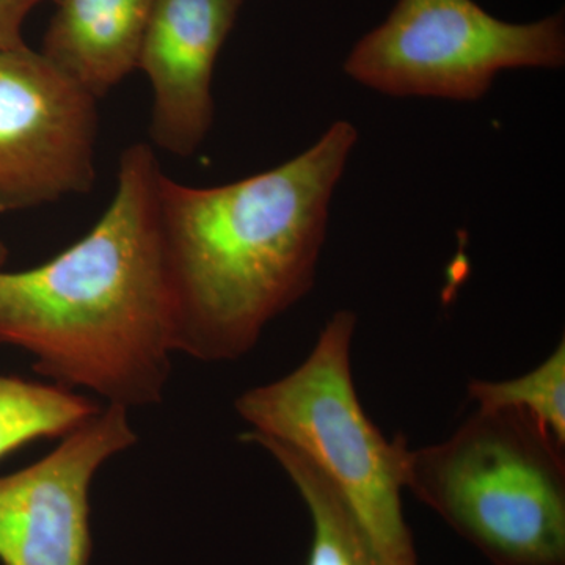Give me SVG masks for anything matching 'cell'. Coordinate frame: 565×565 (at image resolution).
<instances>
[{
    "instance_id": "cell-6",
    "label": "cell",
    "mask_w": 565,
    "mask_h": 565,
    "mask_svg": "<svg viewBox=\"0 0 565 565\" xmlns=\"http://www.w3.org/2000/svg\"><path fill=\"white\" fill-rule=\"evenodd\" d=\"M96 103L41 52H0V212L93 189Z\"/></svg>"
},
{
    "instance_id": "cell-5",
    "label": "cell",
    "mask_w": 565,
    "mask_h": 565,
    "mask_svg": "<svg viewBox=\"0 0 565 565\" xmlns=\"http://www.w3.org/2000/svg\"><path fill=\"white\" fill-rule=\"evenodd\" d=\"M564 62V13L512 24L475 0H399L355 44L344 71L390 96L478 102L501 71L556 70Z\"/></svg>"
},
{
    "instance_id": "cell-3",
    "label": "cell",
    "mask_w": 565,
    "mask_h": 565,
    "mask_svg": "<svg viewBox=\"0 0 565 565\" xmlns=\"http://www.w3.org/2000/svg\"><path fill=\"white\" fill-rule=\"evenodd\" d=\"M405 489L490 565H565V445L533 416L479 408L408 448Z\"/></svg>"
},
{
    "instance_id": "cell-8",
    "label": "cell",
    "mask_w": 565,
    "mask_h": 565,
    "mask_svg": "<svg viewBox=\"0 0 565 565\" xmlns=\"http://www.w3.org/2000/svg\"><path fill=\"white\" fill-rule=\"evenodd\" d=\"M244 0H156L137 68L151 84L152 143L192 156L214 117L212 76Z\"/></svg>"
},
{
    "instance_id": "cell-2",
    "label": "cell",
    "mask_w": 565,
    "mask_h": 565,
    "mask_svg": "<svg viewBox=\"0 0 565 565\" xmlns=\"http://www.w3.org/2000/svg\"><path fill=\"white\" fill-rule=\"evenodd\" d=\"M356 140L352 122L337 121L291 161L214 188L162 174L177 352L206 363L239 360L311 291L330 203Z\"/></svg>"
},
{
    "instance_id": "cell-1",
    "label": "cell",
    "mask_w": 565,
    "mask_h": 565,
    "mask_svg": "<svg viewBox=\"0 0 565 565\" xmlns=\"http://www.w3.org/2000/svg\"><path fill=\"white\" fill-rule=\"evenodd\" d=\"M162 174L150 145L126 148L90 232L41 266L0 269V343L31 353L55 384L126 408L162 401L177 352Z\"/></svg>"
},
{
    "instance_id": "cell-9",
    "label": "cell",
    "mask_w": 565,
    "mask_h": 565,
    "mask_svg": "<svg viewBox=\"0 0 565 565\" xmlns=\"http://www.w3.org/2000/svg\"><path fill=\"white\" fill-rule=\"evenodd\" d=\"M41 54L96 99L137 70L156 0H55Z\"/></svg>"
},
{
    "instance_id": "cell-14",
    "label": "cell",
    "mask_w": 565,
    "mask_h": 565,
    "mask_svg": "<svg viewBox=\"0 0 565 565\" xmlns=\"http://www.w3.org/2000/svg\"><path fill=\"white\" fill-rule=\"evenodd\" d=\"M7 255H9V250H7L6 244L0 241V269H2L3 263H6Z\"/></svg>"
},
{
    "instance_id": "cell-4",
    "label": "cell",
    "mask_w": 565,
    "mask_h": 565,
    "mask_svg": "<svg viewBox=\"0 0 565 565\" xmlns=\"http://www.w3.org/2000/svg\"><path fill=\"white\" fill-rule=\"evenodd\" d=\"M356 315L337 311L310 355L292 373L237 397L250 433L281 441L305 457L337 490L384 565H419L405 520V457L411 446L388 440L364 412L352 375Z\"/></svg>"
},
{
    "instance_id": "cell-12",
    "label": "cell",
    "mask_w": 565,
    "mask_h": 565,
    "mask_svg": "<svg viewBox=\"0 0 565 565\" xmlns=\"http://www.w3.org/2000/svg\"><path fill=\"white\" fill-rule=\"evenodd\" d=\"M468 396L479 408H514L533 416L565 445V341L548 359L520 377L468 384Z\"/></svg>"
},
{
    "instance_id": "cell-11",
    "label": "cell",
    "mask_w": 565,
    "mask_h": 565,
    "mask_svg": "<svg viewBox=\"0 0 565 565\" xmlns=\"http://www.w3.org/2000/svg\"><path fill=\"white\" fill-rule=\"evenodd\" d=\"M99 411L65 386L0 374V459L39 438L65 437Z\"/></svg>"
},
{
    "instance_id": "cell-7",
    "label": "cell",
    "mask_w": 565,
    "mask_h": 565,
    "mask_svg": "<svg viewBox=\"0 0 565 565\" xmlns=\"http://www.w3.org/2000/svg\"><path fill=\"white\" fill-rule=\"evenodd\" d=\"M136 441L128 408L107 404L51 455L0 478V563L90 564L93 478Z\"/></svg>"
},
{
    "instance_id": "cell-13",
    "label": "cell",
    "mask_w": 565,
    "mask_h": 565,
    "mask_svg": "<svg viewBox=\"0 0 565 565\" xmlns=\"http://www.w3.org/2000/svg\"><path fill=\"white\" fill-rule=\"evenodd\" d=\"M43 2L47 0H0V52L25 44L22 25L33 9Z\"/></svg>"
},
{
    "instance_id": "cell-10",
    "label": "cell",
    "mask_w": 565,
    "mask_h": 565,
    "mask_svg": "<svg viewBox=\"0 0 565 565\" xmlns=\"http://www.w3.org/2000/svg\"><path fill=\"white\" fill-rule=\"evenodd\" d=\"M243 440L259 445L269 452L302 497L313 526L305 565H384L340 494L313 465L274 438L248 430L243 435Z\"/></svg>"
}]
</instances>
